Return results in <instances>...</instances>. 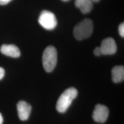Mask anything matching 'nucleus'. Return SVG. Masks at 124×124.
I'll return each mask as SVG.
<instances>
[{
  "instance_id": "obj_1",
  "label": "nucleus",
  "mask_w": 124,
  "mask_h": 124,
  "mask_svg": "<svg viewBox=\"0 0 124 124\" xmlns=\"http://www.w3.org/2000/svg\"><path fill=\"white\" fill-rule=\"evenodd\" d=\"M77 95L78 91L74 87H70L66 90L57 101L56 106L57 111L61 113L66 112Z\"/></svg>"
},
{
  "instance_id": "obj_2",
  "label": "nucleus",
  "mask_w": 124,
  "mask_h": 124,
  "mask_svg": "<svg viewBox=\"0 0 124 124\" xmlns=\"http://www.w3.org/2000/svg\"><path fill=\"white\" fill-rule=\"evenodd\" d=\"M93 29L94 24L92 20L89 18H85L74 27V36L78 40L85 39L91 35Z\"/></svg>"
},
{
  "instance_id": "obj_3",
  "label": "nucleus",
  "mask_w": 124,
  "mask_h": 124,
  "mask_svg": "<svg viewBox=\"0 0 124 124\" xmlns=\"http://www.w3.org/2000/svg\"><path fill=\"white\" fill-rule=\"evenodd\" d=\"M42 60L43 67L46 72H52L56 66L58 60L56 49L52 46H48L43 52Z\"/></svg>"
},
{
  "instance_id": "obj_4",
  "label": "nucleus",
  "mask_w": 124,
  "mask_h": 124,
  "mask_svg": "<svg viewBox=\"0 0 124 124\" xmlns=\"http://www.w3.org/2000/svg\"><path fill=\"white\" fill-rule=\"evenodd\" d=\"M39 23L46 30L55 29L58 24L55 15L48 10H43L41 12L39 17Z\"/></svg>"
},
{
  "instance_id": "obj_5",
  "label": "nucleus",
  "mask_w": 124,
  "mask_h": 124,
  "mask_svg": "<svg viewBox=\"0 0 124 124\" xmlns=\"http://www.w3.org/2000/svg\"><path fill=\"white\" fill-rule=\"evenodd\" d=\"M108 116V109L106 106L98 104L95 106L93 113V118L98 123H104Z\"/></svg>"
},
{
  "instance_id": "obj_6",
  "label": "nucleus",
  "mask_w": 124,
  "mask_h": 124,
  "mask_svg": "<svg viewBox=\"0 0 124 124\" xmlns=\"http://www.w3.org/2000/svg\"><path fill=\"white\" fill-rule=\"evenodd\" d=\"M102 55H113L117 51V44L115 40L111 38H108L102 40L100 46Z\"/></svg>"
},
{
  "instance_id": "obj_7",
  "label": "nucleus",
  "mask_w": 124,
  "mask_h": 124,
  "mask_svg": "<svg viewBox=\"0 0 124 124\" xmlns=\"http://www.w3.org/2000/svg\"><path fill=\"white\" fill-rule=\"evenodd\" d=\"M18 115L19 118L22 121H26L29 118L32 108L29 103L24 101L18 102L17 105Z\"/></svg>"
},
{
  "instance_id": "obj_8",
  "label": "nucleus",
  "mask_w": 124,
  "mask_h": 124,
  "mask_svg": "<svg viewBox=\"0 0 124 124\" xmlns=\"http://www.w3.org/2000/svg\"><path fill=\"white\" fill-rule=\"evenodd\" d=\"M0 51L4 55L12 58H18L21 55L19 48L13 44H3L1 46Z\"/></svg>"
},
{
  "instance_id": "obj_9",
  "label": "nucleus",
  "mask_w": 124,
  "mask_h": 124,
  "mask_svg": "<svg viewBox=\"0 0 124 124\" xmlns=\"http://www.w3.org/2000/svg\"><path fill=\"white\" fill-rule=\"evenodd\" d=\"M75 5L82 13L87 14L92 10L93 2L91 0H75Z\"/></svg>"
},
{
  "instance_id": "obj_10",
  "label": "nucleus",
  "mask_w": 124,
  "mask_h": 124,
  "mask_svg": "<svg viewBox=\"0 0 124 124\" xmlns=\"http://www.w3.org/2000/svg\"><path fill=\"white\" fill-rule=\"evenodd\" d=\"M112 80L114 83H120L124 79V67L123 66H117L111 70Z\"/></svg>"
},
{
  "instance_id": "obj_11",
  "label": "nucleus",
  "mask_w": 124,
  "mask_h": 124,
  "mask_svg": "<svg viewBox=\"0 0 124 124\" xmlns=\"http://www.w3.org/2000/svg\"><path fill=\"white\" fill-rule=\"evenodd\" d=\"M118 31H119V34L122 38L124 37V23H122L119 25L118 27Z\"/></svg>"
},
{
  "instance_id": "obj_12",
  "label": "nucleus",
  "mask_w": 124,
  "mask_h": 124,
  "mask_svg": "<svg viewBox=\"0 0 124 124\" xmlns=\"http://www.w3.org/2000/svg\"><path fill=\"white\" fill-rule=\"evenodd\" d=\"M94 54L97 56H99L102 55L101 49L100 46H97L96 47L94 50Z\"/></svg>"
},
{
  "instance_id": "obj_13",
  "label": "nucleus",
  "mask_w": 124,
  "mask_h": 124,
  "mask_svg": "<svg viewBox=\"0 0 124 124\" xmlns=\"http://www.w3.org/2000/svg\"><path fill=\"white\" fill-rule=\"evenodd\" d=\"M5 75V70L2 67H0V80H1L4 78Z\"/></svg>"
},
{
  "instance_id": "obj_14",
  "label": "nucleus",
  "mask_w": 124,
  "mask_h": 124,
  "mask_svg": "<svg viewBox=\"0 0 124 124\" xmlns=\"http://www.w3.org/2000/svg\"><path fill=\"white\" fill-rule=\"evenodd\" d=\"M12 0H0V5H7Z\"/></svg>"
},
{
  "instance_id": "obj_15",
  "label": "nucleus",
  "mask_w": 124,
  "mask_h": 124,
  "mask_svg": "<svg viewBox=\"0 0 124 124\" xmlns=\"http://www.w3.org/2000/svg\"><path fill=\"white\" fill-rule=\"evenodd\" d=\"M3 117L1 113H0V124H2L3 123Z\"/></svg>"
},
{
  "instance_id": "obj_16",
  "label": "nucleus",
  "mask_w": 124,
  "mask_h": 124,
  "mask_svg": "<svg viewBox=\"0 0 124 124\" xmlns=\"http://www.w3.org/2000/svg\"><path fill=\"white\" fill-rule=\"evenodd\" d=\"M91 1H92L93 2H98L100 0H91Z\"/></svg>"
},
{
  "instance_id": "obj_17",
  "label": "nucleus",
  "mask_w": 124,
  "mask_h": 124,
  "mask_svg": "<svg viewBox=\"0 0 124 124\" xmlns=\"http://www.w3.org/2000/svg\"><path fill=\"white\" fill-rule=\"evenodd\" d=\"M62 1H69V0H62Z\"/></svg>"
}]
</instances>
